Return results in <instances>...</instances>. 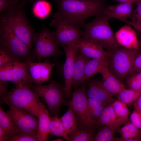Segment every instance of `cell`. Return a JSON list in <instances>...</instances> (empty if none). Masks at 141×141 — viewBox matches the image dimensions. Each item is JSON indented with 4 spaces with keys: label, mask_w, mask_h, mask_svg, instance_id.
Wrapping results in <instances>:
<instances>
[{
    "label": "cell",
    "mask_w": 141,
    "mask_h": 141,
    "mask_svg": "<svg viewBox=\"0 0 141 141\" xmlns=\"http://www.w3.org/2000/svg\"><path fill=\"white\" fill-rule=\"evenodd\" d=\"M78 42L73 44L63 46L66 57L63 66L65 82L63 90L64 94L68 98L72 96V74L76 57L79 51Z\"/></svg>",
    "instance_id": "obj_13"
},
{
    "label": "cell",
    "mask_w": 141,
    "mask_h": 141,
    "mask_svg": "<svg viewBox=\"0 0 141 141\" xmlns=\"http://www.w3.org/2000/svg\"><path fill=\"white\" fill-rule=\"evenodd\" d=\"M86 82L84 81L81 86L74 91L69 104L75 113L80 128L95 129L96 121L91 117L87 106Z\"/></svg>",
    "instance_id": "obj_7"
},
{
    "label": "cell",
    "mask_w": 141,
    "mask_h": 141,
    "mask_svg": "<svg viewBox=\"0 0 141 141\" xmlns=\"http://www.w3.org/2000/svg\"><path fill=\"white\" fill-rule=\"evenodd\" d=\"M49 113L43 103L39 112L38 118V126L37 136L39 141L47 140L49 134Z\"/></svg>",
    "instance_id": "obj_21"
},
{
    "label": "cell",
    "mask_w": 141,
    "mask_h": 141,
    "mask_svg": "<svg viewBox=\"0 0 141 141\" xmlns=\"http://www.w3.org/2000/svg\"><path fill=\"white\" fill-rule=\"evenodd\" d=\"M55 1L57 3L58 10L53 14L54 18L66 20L79 27L83 26L88 18L102 14L105 8L103 1Z\"/></svg>",
    "instance_id": "obj_1"
},
{
    "label": "cell",
    "mask_w": 141,
    "mask_h": 141,
    "mask_svg": "<svg viewBox=\"0 0 141 141\" xmlns=\"http://www.w3.org/2000/svg\"><path fill=\"white\" fill-rule=\"evenodd\" d=\"M28 85H15L10 91L0 96L2 103L23 109L31 113L38 119L43 103L40 97Z\"/></svg>",
    "instance_id": "obj_3"
},
{
    "label": "cell",
    "mask_w": 141,
    "mask_h": 141,
    "mask_svg": "<svg viewBox=\"0 0 141 141\" xmlns=\"http://www.w3.org/2000/svg\"><path fill=\"white\" fill-rule=\"evenodd\" d=\"M7 113L13 119L19 132L37 134L38 119L34 115L22 109L10 105Z\"/></svg>",
    "instance_id": "obj_12"
},
{
    "label": "cell",
    "mask_w": 141,
    "mask_h": 141,
    "mask_svg": "<svg viewBox=\"0 0 141 141\" xmlns=\"http://www.w3.org/2000/svg\"><path fill=\"white\" fill-rule=\"evenodd\" d=\"M116 1L121 2H130L134 3L136 2L137 3L140 0H114Z\"/></svg>",
    "instance_id": "obj_45"
},
{
    "label": "cell",
    "mask_w": 141,
    "mask_h": 141,
    "mask_svg": "<svg viewBox=\"0 0 141 141\" xmlns=\"http://www.w3.org/2000/svg\"><path fill=\"white\" fill-rule=\"evenodd\" d=\"M102 0L103 1H104L106 0Z\"/></svg>",
    "instance_id": "obj_52"
},
{
    "label": "cell",
    "mask_w": 141,
    "mask_h": 141,
    "mask_svg": "<svg viewBox=\"0 0 141 141\" xmlns=\"http://www.w3.org/2000/svg\"><path fill=\"white\" fill-rule=\"evenodd\" d=\"M141 95L140 90L125 89L117 95L118 100L127 104L132 103Z\"/></svg>",
    "instance_id": "obj_31"
},
{
    "label": "cell",
    "mask_w": 141,
    "mask_h": 141,
    "mask_svg": "<svg viewBox=\"0 0 141 141\" xmlns=\"http://www.w3.org/2000/svg\"><path fill=\"white\" fill-rule=\"evenodd\" d=\"M98 73L102 75L104 86L113 95H117L126 89L120 80L110 72L108 67H102Z\"/></svg>",
    "instance_id": "obj_18"
},
{
    "label": "cell",
    "mask_w": 141,
    "mask_h": 141,
    "mask_svg": "<svg viewBox=\"0 0 141 141\" xmlns=\"http://www.w3.org/2000/svg\"><path fill=\"white\" fill-rule=\"evenodd\" d=\"M63 140L60 139V138H58L57 139H55L53 141H63Z\"/></svg>",
    "instance_id": "obj_47"
},
{
    "label": "cell",
    "mask_w": 141,
    "mask_h": 141,
    "mask_svg": "<svg viewBox=\"0 0 141 141\" xmlns=\"http://www.w3.org/2000/svg\"><path fill=\"white\" fill-rule=\"evenodd\" d=\"M49 134L63 137L68 141V137L66 133L61 119L58 116L50 117Z\"/></svg>",
    "instance_id": "obj_28"
},
{
    "label": "cell",
    "mask_w": 141,
    "mask_h": 141,
    "mask_svg": "<svg viewBox=\"0 0 141 141\" xmlns=\"http://www.w3.org/2000/svg\"><path fill=\"white\" fill-rule=\"evenodd\" d=\"M0 141H6L7 139L4 132L2 128L0 127Z\"/></svg>",
    "instance_id": "obj_44"
},
{
    "label": "cell",
    "mask_w": 141,
    "mask_h": 141,
    "mask_svg": "<svg viewBox=\"0 0 141 141\" xmlns=\"http://www.w3.org/2000/svg\"><path fill=\"white\" fill-rule=\"evenodd\" d=\"M110 63L109 56L104 58L91 59L88 61L86 65L84 81L88 79L98 73L99 70L103 67H107L109 68Z\"/></svg>",
    "instance_id": "obj_23"
},
{
    "label": "cell",
    "mask_w": 141,
    "mask_h": 141,
    "mask_svg": "<svg viewBox=\"0 0 141 141\" xmlns=\"http://www.w3.org/2000/svg\"><path fill=\"white\" fill-rule=\"evenodd\" d=\"M17 0V1H19V0ZM24 0V1H26V0Z\"/></svg>",
    "instance_id": "obj_50"
},
{
    "label": "cell",
    "mask_w": 141,
    "mask_h": 141,
    "mask_svg": "<svg viewBox=\"0 0 141 141\" xmlns=\"http://www.w3.org/2000/svg\"><path fill=\"white\" fill-rule=\"evenodd\" d=\"M138 30H139V31H141V27H139L138 28Z\"/></svg>",
    "instance_id": "obj_49"
},
{
    "label": "cell",
    "mask_w": 141,
    "mask_h": 141,
    "mask_svg": "<svg viewBox=\"0 0 141 141\" xmlns=\"http://www.w3.org/2000/svg\"><path fill=\"white\" fill-rule=\"evenodd\" d=\"M114 113L121 125L129 121L128 116L130 112L127 105Z\"/></svg>",
    "instance_id": "obj_35"
},
{
    "label": "cell",
    "mask_w": 141,
    "mask_h": 141,
    "mask_svg": "<svg viewBox=\"0 0 141 141\" xmlns=\"http://www.w3.org/2000/svg\"><path fill=\"white\" fill-rule=\"evenodd\" d=\"M96 129L103 125L113 126L118 128H120L121 125L114 113L111 104L105 108L99 119L96 122Z\"/></svg>",
    "instance_id": "obj_24"
},
{
    "label": "cell",
    "mask_w": 141,
    "mask_h": 141,
    "mask_svg": "<svg viewBox=\"0 0 141 141\" xmlns=\"http://www.w3.org/2000/svg\"><path fill=\"white\" fill-rule=\"evenodd\" d=\"M140 92H141V88L140 89Z\"/></svg>",
    "instance_id": "obj_51"
},
{
    "label": "cell",
    "mask_w": 141,
    "mask_h": 141,
    "mask_svg": "<svg viewBox=\"0 0 141 141\" xmlns=\"http://www.w3.org/2000/svg\"><path fill=\"white\" fill-rule=\"evenodd\" d=\"M120 138L117 137L116 141H141V130L133 125L130 121L126 123L121 128L116 130Z\"/></svg>",
    "instance_id": "obj_22"
},
{
    "label": "cell",
    "mask_w": 141,
    "mask_h": 141,
    "mask_svg": "<svg viewBox=\"0 0 141 141\" xmlns=\"http://www.w3.org/2000/svg\"><path fill=\"white\" fill-rule=\"evenodd\" d=\"M38 141L37 134H31L19 132L11 137L8 141Z\"/></svg>",
    "instance_id": "obj_34"
},
{
    "label": "cell",
    "mask_w": 141,
    "mask_h": 141,
    "mask_svg": "<svg viewBox=\"0 0 141 141\" xmlns=\"http://www.w3.org/2000/svg\"><path fill=\"white\" fill-rule=\"evenodd\" d=\"M91 59L83 54L79 51L72 70V88L77 89L84 81L83 78L86 65Z\"/></svg>",
    "instance_id": "obj_20"
},
{
    "label": "cell",
    "mask_w": 141,
    "mask_h": 141,
    "mask_svg": "<svg viewBox=\"0 0 141 141\" xmlns=\"http://www.w3.org/2000/svg\"><path fill=\"white\" fill-rule=\"evenodd\" d=\"M51 25L55 27L54 36L58 45L62 46L77 43L82 38L83 31L80 27L60 18H54Z\"/></svg>",
    "instance_id": "obj_10"
},
{
    "label": "cell",
    "mask_w": 141,
    "mask_h": 141,
    "mask_svg": "<svg viewBox=\"0 0 141 141\" xmlns=\"http://www.w3.org/2000/svg\"><path fill=\"white\" fill-rule=\"evenodd\" d=\"M95 128L84 130L79 128L75 132L68 135V141H91L95 135Z\"/></svg>",
    "instance_id": "obj_29"
},
{
    "label": "cell",
    "mask_w": 141,
    "mask_h": 141,
    "mask_svg": "<svg viewBox=\"0 0 141 141\" xmlns=\"http://www.w3.org/2000/svg\"><path fill=\"white\" fill-rule=\"evenodd\" d=\"M97 133L91 141H116L117 137L114 135L116 130L118 128L116 127L107 125L100 126Z\"/></svg>",
    "instance_id": "obj_26"
},
{
    "label": "cell",
    "mask_w": 141,
    "mask_h": 141,
    "mask_svg": "<svg viewBox=\"0 0 141 141\" xmlns=\"http://www.w3.org/2000/svg\"><path fill=\"white\" fill-rule=\"evenodd\" d=\"M79 51L91 59L99 58L109 56L108 52L98 44L81 38L78 41Z\"/></svg>",
    "instance_id": "obj_17"
},
{
    "label": "cell",
    "mask_w": 141,
    "mask_h": 141,
    "mask_svg": "<svg viewBox=\"0 0 141 141\" xmlns=\"http://www.w3.org/2000/svg\"><path fill=\"white\" fill-rule=\"evenodd\" d=\"M129 120L133 125L141 130V115L135 109L131 114Z\"/></svg>",
    "instance_id": "obj_37"
},
{
    "label": "cell",
    "mask_w": 141,
    "mask_h": 141,
    "mask_svg": "<svg viewBox=\"0 0 141 141\" xmlns=\"http://www.w3.org/2000/svg\"><path fill=\"white\" fill-rule=\"evenodd\" d=\"M16 61L7 53L0 50V68Z\"/></svg>",
    "instance_id": "obj_36"
},
{
    "label": "cell",
    "mask_w": 141,
    "mask_h": 141,
    "mask_svg": "<svg viewBox=\"0 0 141 141\" xmlns=\"http://www.w3.org/2000/svg\"><path fill=\"white\" fill-rule=\"evenodd\" d=\"M16 61L0 68V81L14 83L15 85H32L28 69V61Z\"/></svg>",
    "instance_id": "obj_11"
},
{
    "label": "cell",
    "mask_w": 141,
    "mask_h": 141,
    "mask_svg": "<svg viewBox=\"0 0 141 141\" xmlns=\"http://www.w3.org/2000/svg\"><path fill=\"white\" fill-rule=\"evenodd\" d=\"M106 106L105 104H103L93 109L90 112L91 117L96 122L99 119Z\"/></svg>",
    "instance_id": "obj_38"
},
{
    "label": "cell",
    "mask_w": 141,
    "mask_h": 141,
    "mask_svg": "<svg viewBox=\"0 0 141 141\" xmlns=\"http://www.w3.org/2000/svg\"><path fill=\"white\" fill-rule=\"evenodd\" d=\"M107 52L110 59L109 69L113 74L120 80L131 75L139 50L120 46Z\"/></svg>",
    "instance_id": "obj_6"
},
{
    "label": "cell",
    "mask_w": 141,
    "mask_h": 141,
    "mask_svg": "<svg viewBox=\"0 0 141 141\" xmlns=\"http://www.w3.org/2000/svg\"><path fill=\"white\" fill-rule=\"evenodd\" d=\"M32 88L45 102L55 116H58L62 105L69 106V101L64 98L63 88L54 80L45 85L33 84Z\"/></svg>",
    "instance_id": "obj_8"
},
{
    "label": "cell",
    "mask_w": 141,
    "mask_h": 141,
    "mask_svg": "<svg viewBox=\"0 0 141 141\" xmlns=\"http://www.w3.org/2000/svg\"><path fill=\"white\" fill-rule=\"evenodd\" d=\"M30 49L3 22H0V50L15 61L25 62L34 60Z\"/></svg>",
    "instance_id": "obj_5"
},
{
    "label": "cell",
    "mask_w": 141,
    "mask_h": 141,
    "mask_svg": "<svg viewBox=\"0 0 141 141\" xmlns=\"http://www.w3.org/2000/svg\"><path fill=\"white\" fill-rule=\"evenodd\" d=\"M0 127L4 131L7 141L19 132L11 117L0 107Z\"/></svg>",
    "instance_id": "obj_25"
},
{
    "label": "cell",
    "mask_w": 141,
    "mask_h": 141,
    "mask_svg": "<svg viewBox=\"0 0 141 141\" xmlns=\"http://www.w3.org/2000/svg\"><path fill=\"white\" fill-rule=\"evenodd\" d=\"M118 43L126 48L139 50L136 33L130 26L125 25L119 29L114 35Z\"/></svg>",
    "instance_id": "obj_16"
},
{
    "label": "cell",
    "mask_w": 141,
    "mask_h": 141,
    "mask_svg": "<svg viewBox=\"0 0 141 141\" xmlns=\"http://www.w3.org/2000/svg\"><path fill=\"white\" fill-rule=\"evenodd\" d=\"M18 2L16 0H0V13Z\"/></svg>",
    "instance_id": "obj_40"
},
{
    "label": "cell",
    "mask_w": 141,
    "mask_h": 141,
    "mask_svg": "<svg viewBox=\"0 0 141 141\" xmlns=\"http://www.w3.org/2000/svg\"><path fill=\"white\" fill-rule=\"evenodd\" d=\"M26 1H27L31 3H33V0H26Z\"/></svg>",
    "instance_id": "obj_48"
},
{
    "label": "cell",
    "mask_w": 141,
    "mask_h": 141,
    "mask_svg": "<svg viewBox=\"0 0 141 141\" xmlns=\"http://www.w3.org/2000/svg\"><path fill=\"white\" fill-rule=\"evenodd\" d=\"M131 21L126 20L124 22L132 26L141 27V0L137 3L135 9L133 10L129 17Z\"/></svg>",
    "instance_id": "obj_32"
},
{
    "label": "cell",
    "mask_w": 141,
    "mask_h": 141,
    "mask_svg": "<svg viewBox=\"0 0 141 141\" xmlns=\"http://www.w3.org/2000/svg\"><path fill=\"white\" fill-rule=\"evenodd\" d=\"M87 102L90 112L95 108L104 104L99 100L92 98H87Z\"/></svg>",
    "instance_id": "obj_41"
},
{
    "label": "cell",
    "mask_w": 141,
    "mask_h": 141,
    "mask_svg": "<svg viewBox=\"0 0 141 141\" xmlns=\"http://www.w3.org/2000/svg\"><path fill=\"white\" fill-rule=\"evenodd\" d=\"M130 75L126 81L127 85L130 89L140 90L141 87V72Z\"/></svg>",
    "instance_id": "obj_33"
},
{
    "label": "cell",
    "mask_w": 141,
    "mask_h": 141,
    "mask_svg": "<svg viewBox=\"0 0 141 141\" xmlns=\"http://www.w3.org/2000/svg\"><path fill=\"white\" fill-rule=\"evenodd\" d=\"M141 72V54L136 58L134 62L131 75Z\"/></svg>",
    "instance_id": "obj_39"
},
{
    "label": "cell",
    "mask_w": 141,
    "mask_h": 141,
    "mask_svg": "<svg viewBox=\"0 0 141 141\" xmlns=\"http://www.w3.org/2000/svg\"><path fill=\"white\" fill-rule=\"evenodd\" d=\"M109 19L103 14L96 16L91 21L85 23L82 38L96 43L107 51L120 46L117 42L110 25Z\"/></svg>",
    "instance_id": "obj_4"
},
{
    "label": "cell",
    "mask_w": 141,
    "mask_h": 141,
    "mask_svg": "<svg viewBox=\"0 0 141 141\" xmlns=\"http://www.w3.org/2000/svg\"><path fill=\"white\" fill-rule=\"evenodd\" d=\"M87 88L86 96L87 98H93L102 102L107 106L112 104L116 99L105 88L102 81L92 79L87 81Z\"/></svg>",
    "instance_id": "obj_15"
},
{
    "label": "cell",
    "mask_w": 141,
    "mask_h": 141,
    "mask_svg": "<svg viewBox=\"0 0 141 141\" xmlns=\"http://www.w3.org/2000/svg\"><path fill=\"white\" fill-rule=\"evenodd\" d=\"M28 61L29 72L31 82L35 85L42 84L50 79L55 64L46 60L35 62Z\"/></svg>",
    "instance_id": "obj_14"
},
{
    "label": "cell",
    "mask_w": 141,
    "mask_h": 141,
    "mask_svg": "<svg viewBox=\"0 0 141 141\" xmlns=\"http://www.w3.org/2000/svg\"><path fill=\"white\" fill-rule=\"evenodd\" d=\"M133 3L121 2L116 5L108 6L105 8L102 14L109 19L115 18L123 21L130 15L133 10Z\"/></svg>",
    "instance_id": "obj_19"
},
{
    "label": "cell",
    "mask_w": 141,
    "mask_h": 141,
    "mask_svg": "<svg viewBox=\"0 0 141 141\" xmlns=\"http://www.w3.org/2000/svg\"><path fill=\"white\" fill-rule=\"evenodd\" d=\"M51 10V6L47 1L38 0L34 4L33 11L34 15L40 18L46 17L50 13Z\"/></svg>",
    "instance_id": "obj_30"
},
{
    "label": "cell",
    "mask_w": 141,
    "mask_h": 141,
    "mask_svg": "<svg viewBox=\"0 0 141 141\" xmlns=\"http://www.w3.org/2000/svg\"><path fill=\"white\" fill-rule=\"evenodd\" d=\"M80 0L87 1H89V2H98V1H103L102 0Z\"/></svg>",
    "instance_id": "obj_46"
},
{
    "label": "cell",
    "mask_w": 141,
    "mask_h": 141,
    "mask_svg": "<svg viewBox=\"0 0 141 141\" xmlns=\"http://www.w3.org/2000/svg\"><path fill=\"white\" fill-rule=\"evenodd\" d=\"M33 43L35 45L32 54L38 62L46 57H57L63 54L55 40L54 32L45 27L39 32L35 33Z\"/></svg>",
    "instance_id": "obj_9"
},
{
    "label": "cell",
    "mask_w": 141,
    "mask_h": 141,
    "mask_svg": "<svg viewBox=\"0 0 141 141\" xmlns=\"http://www.w3.org/2000/svg\"><path fill=\"white\" fill-rule=\"evenodd\" d=\"M7 82L0 81V96L3 95L8 92L7 89Z\"/></svg>",
    "instance_id": "obj_43"
},
{
    "label": "cell",
    "mask_w": 141,
    "mask_h": 141,
    "mask_svg": "<svg viewBox=\"0 0 141 141\" xmlns=\"http://www.w3.org/2000/svg\"><path fill=\"white\" fill-rule=\"evenodd\" d=\"M26 2L22 0L9 7L0 14V21L4 22L31 49L35 33L26 16Z\"/></svg>",
    "instance_id": "obj_2"
},
{
    "label": "cell",
    "mask_w": 141,
    "mask_h": 141,
    "mask_svg": "<svg viewBox=\"0 0 141 141\" xmlns=\"http://www.w3.org/2000/svg\"><path fill=\"white\" fill-rule=\"evenodd\" d=\"M132 104L141 115V95L132 103Z\"/></svg>",
    "instance_id": "obj_42"
},
{
    "label": "cell",
    "mask_w": 141,
    "mask_h": 141,
    "mask_svg": "<svg viewBox=\"0 0 141 141\" xmlns=\"http://www.w3.org/2000/svg\"><path fill=\"white\" fill-rule=\"evenodd\" d=\"M61 118L66 134L68 135L74 133L79 128L75 113L71 107Z\"/></svg>",
    "instance_id": "obj_27"
},
{
    "label": "cell",
    "mask_w": 141,
    "mask_h": 141,
    "mask_svg": "<svg viewBox=\"0 0 141 141\" xmlns=\"http://www.w3.org/2000/svg\"></svg>",
    "instance_id": "obj_53"
}]
</instances>
